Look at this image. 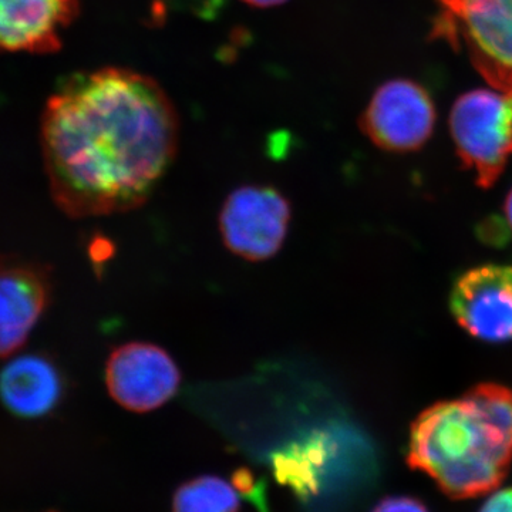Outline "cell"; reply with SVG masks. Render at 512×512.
I'll return each mask as SVG.
<instances>
[{
	"instance_id": "7a4b0ae2",
	"label": "cell",
	"mask_w": 512,
	"mask_h": 512,
	"mask_svg": "<svg viewBox=\"0 0 512 512\" xmlns=\"http://www.w3.org/2000/svg\"><path fill=\"white\" fill-rule=\"evenodd\" d=\"M512 461V390L483 383L413 421L407 463L454 500L495 490Z\"/></svg>"
},
{
	"instance_id": "8fae6325",
	"label": "cell",
	"mask_w": 512,
	"mask_h": 512,
	"mask_svg": "<svg viewBox=\"0 0 512 512\" xmlns=\"http://www.w3.org/2000/svg\"><path fill=\"white\" fill-rule=\"evenodd\" d=\"M60 396L62 379L46 357L20 356L0 372V397L18 416H43L55 409Z\"/></svg>"
},
{
	"instance_id": "277c9868",
	"label": "cell",
	"mask_w": 512,
	"mask_h": 512,
	"mask_svg": "<svg viewBox=\"0 0 512 512\" xmlns=\"http://www.w3.org/2000/svg\"><path fill=\"white\" fill-rule=\"evenodd\" d=\"M448 124L457 156L478 187H493L512 157V92L493 87L461 94Z\"/></svg>"
},
{
	"instance_id": "5b68a950",
	"label": "cell",
	"mask_w": 512,
	"mask_h": 512,
	"mask_svg": "<svg viewBox=\"0 0 512 512\" xmlns=\"http://www.w3.org/2000/svg\"><path fill=\"white\" fill-rule=\"evenodd\" d=\"M291 215V204L275 188L245 185L224 202L222 241L245 261H266L284 245Z\"/></svg>"
},
{
	"instance_id": "6da1fadb",
	"label": "cell",
	"mask_w": 512,
	"mask_h": 512,
	"mask_svg": "<svg viewBox=\"0 0 512 512\" xmlns=\"http://www.w3.org/2000/svg\"><path fill=\"white\" fill-rule=\"evenodd\" d=\"M177 111L156 80L106 67L74 74L40 124L50 192L72 218L143 207L178 150Z\"/></svg>"
},
{
	"instance_id": "2e32d148",
	"label": "cell",
	"mask_w": 512,
	"mask_h": 512,
	"mask_svg": "<svg viewBox=\"0 0 512 512\" xmlns=\"http://www.w3.org/2000/svg\"><path fill=\"white\" fill-rule=\"evenodd\" d=\"M505 217H507L508 224L512 229V188L511 191L508 192L507 198H505L504 204Z\"/></svg>"
},
{
	"instance_id": "7c38bea8",
	"label": "cell",
	"mask_w": 512,
	"mask_h": 512,
	"mask_svg": "<svg viewBox=\"0 0 512 512\" xmlns=\"http://www.w3.org/2000/svg\"><path fill=\"white\" fill-rule=\"evenodd\" d=\"M174 512H238L239 497L234 487L220 477L205 476L178 488Z\"/></svg>"
},
{
	"instance_id": "30bf717a",
	"label": "cell",
	"mask_w": 512,
	"mask_h": 512,
	"mask_svg": "<svg viewBox=\"0 0 512 512\" xmlns=\"http://www.w3.org/2000/svg\"><path fill=\"white\" fill-rule=\"evenodd\" d=\"M50 276L43 266L0 261V357L22 348L45 312Z\"/></svg>"
},
{
	"instance_id": "5bb4252c",
	"label": "cell",
	"mask_w": 512,
	"mask_h": 512,
	"mask_svg": "<svg viewBox=\"0 0 512 512\" xmlns=\"http://www.w3.org/2000/svg\"><path fill=\"white\" fill-rule=\"evenodd\" d=\"M480 512H512V488L491 495Z\"/></svg>"
},
{
	"instance_id": "9c48e42d",
	"label": "cell",
	"mask_w": 512,
	"mask_h": 512,
	"mask_svg": "<svg viewBox=\"0 0 512 512\" xmlns=\"http://www.w3.org/2000/svg\"><path fill=\"white\" fill-rule=\"evenodd\" d=\"M79 12V0H0V52H57Z\"/></svg>"
},
{
	"instance_id": "9a60e30c",
	"label": "cell",
	"mask_w": 512,
	"mask_h": 512,
	"mask_svg": "<svg viewBox=\"0 0 512 512\" xmlns=\"http://www.w3.org/2000/svg\"><path fill=\"white\" fill-rule=\"evenodd\" d=\"M242 2L255 8H274V6L284 5L288 0H242Z\"/></svg>"
},
{
	"instance_id": "52a82bcc",
	"label": "cell",
	"mask_w": 512,
	"mask_h": 512,
	"mask_svg": "<svg viewBox=\"0 0 512 512\" xmlns=\"http://www.w3.org/2000/svg\"><path fill=\"white\" fill-rule=\"evenodd\" d=\"M181 373L167 350L133 342L113 350L106 366L110 396L134 413H148L170 402L180 389Z\"/></svg>"
},
{
	"instance_id": "4fadbf2b",
	"label": "cell",
	"mask_w": 512,
	"mask_h": 512,
	"mask_svg": "<svg viewBox=\"0 0 512 512\" xmlns=\"http://www.w3.org/2000/svg\"><path fill=\"white\" fill-rule=\"evenodd\" d=\"M372 512H429L420 501L412 497H389L380 501Z\"/></svg>"
},
{
	"instance_id": "ba28073f",
	"label": "cell",
	"mask_w": 512,
	"mask_h": 512,
	"mask_svg": "<svg viewBox=\"0 0 512 512\" xmlns=\"http://www.w3.org/2000/svg\"><path fill=\"white\" fill-rule=\"evenodd\" d=\"M450 309L474 338L512 340V266H477L461 275L451 291Z\"/></svg>"
},
{
	"instance_id": "3957f363",
	"label": "cell",
	"mask_w": 512,
	"mask_h": 512,
	"mask_svg": "<svg viewBox=\"0 0 512 512\" xmlns=\"http://www.w3.org/2000/svg\"><path fill=\"white\" fill-rule=\"evenodd\" d=\"M433 36L466 53L494 89L512 92V0H436Z\"/></svg>"
},
{
	"instance_id": "8992f818",
	"label": "cell",
	"mask_w": 512,
	"mask_h": 512,
	"mask_svg": "<svg viewBox=\"0 0 512 512\" xmlns=\"http://www.w3.org/2000/svg\"><path fill=\"white\" fill-rule=\"evenodd\" d=\"M436 117L433 99L421 84L396 79L376 90L363 113L360 127L382 150L410 153L430 140Z\"/></svg>"
}]
</instances>
